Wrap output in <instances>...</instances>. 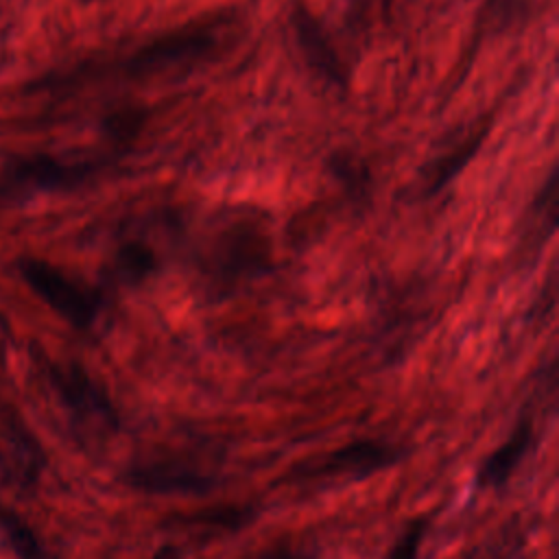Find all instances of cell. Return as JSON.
Returning <instances> with one entry per match:
<instances>
[{
  "label": "cell",
  "mask_w": 559,
  "mask_h": 559,
  "mask_svg": "<svg viewBox=\"0 0 559 559\" xmlns=\"http://www.w3.org/2000/svg\"><path fill=\"white\" fill-rule=\"evenodd\" d=\"M20 269L28 286L66 321L76 328H87L94 323L103 308V297L98 290L41 260H24Z\"/></svg>",
  "instance_id": "obj_1"
},
{
  "label": "cell",
  "mask_w": 559,
  "mask_h": 559,
  "mask_svg": "<svg viewBox=\"0 0 559 559\" xmlns=\"http://www.w3.org/2000/svg\"><path fill=\"white\" fill-rule=\"evenodd\" d=\"M50 382L63 404L81 419L111 426L116 413L107 395L76 367H50Z\"/></svg>",
  "instance_id": "obj_2"
},
{
  "label": "cell",
  "mask_w": 559,
  "mask_h": 559,
  "mask_svg": "<svg viewBox=\"0 0 559 559\" xmlns=\"http://www.w3.org/2000/svg\"><path fill=\"white\" fill-rule=\"evenodd\" d=\"M397 452L382 443V441H356L349 445H343L328 456H323L319 463H314L308 472V476L314 478H334V476H365L376 469H382L395 461Z\"/></svg>",
  "instance_id": "obj_3"
},
{
  "label": "cell",
  "mask_w": 559,
  "mask_h": 559,
  "mask_svg": "<svg viewBox=\"0 0 559 559\" xmlns=\"http://www.w3.org/2000/svg\"><path fill=\"white\" fill-rule=\"evenodd\" d=\"M295 33L301 46L304 57L308 63L314 68L317 74L328 79L330 83L345 87L347 85V70L332 46L330 35L325 28L319 24L317 17H312L304 7L295 9Z\"/></svg>",
  "instance_id": "obj_4"
},
{
  "label": "cell",
  "mask_w": 559,
  "mask_h": 559,
  "mask_svg": "<svg viewBox=\"0 0 559 559\" xmlns=\"http://www.w3.org/2000/svg\"><path fill=\"white\" fill-rule=\"evenodd\" d=\"M133 485L159 493H197L207 491L212 487V478L175 461H168L133 469Z\"/></svg>",
  "instance_id": "obj_5"
},
{
  "label": "cell",
  "mask_w": 559,
  "mask_h": 559,
  "mask_svg": "<svg viewBox=\"0 0 559 559\" xmlns=\"http://www.w3.org/2000/svg\"><path fill=\"white\" fill-rule=\"evenodd\" d=\"M531 441H533V426L528 419H522L518 428L511 432V437L483 461L478 469V485L480 487L502 485L511 476V472L518 467V463L524 459Z\"/></svg>",
  "instance_id": "obj_6"
},
{
  "label": "cell",
  "mask_w": 559,
  "mask_h": 559,
  "mask_svg": "<svg viewBox=\"0 0 559 559\" xmlns=\"http://www.w3.org/2000/svg\"><path fill=\"white\" fill-rule=\"evenodd\" d=\"M157 258L155 251L144 242H129L118 251L116 258V273L120 280L138 282L146 277L151 271H155Z\"/></svg>",
  "instance_id": "obj_7"
},
{
  "label": "cell",
  "mask_w": 559,
  "mask_h": 559,
  "mask_svg": "<svg viewBox=\"0 0 559 559\" xmlns=\"http://www.w3.org/2000/svg\"><path fill=\"white\" fill-rule=\"evenodd\" d=\"M0 528L4 533V537L9 539V544L26 559H35L41 550L39 544L33 535V531L20 520L15 518L11 511H0Z\"/></svg>",
  "instance_id": "obj_8"
},
{
  "label": "cell",
  "mask_w": 559,
  "mask_h": 559,
  "mask_svg": "<svg viewBox=\"0 0 559 559\" xmlns=\"http://www.w3.org/2000/svg\"><path fill=\"white\" fill-rule=\"evenodd\" d=\"M424 533H426V522H424V520L413 522V524L404 531V535L395 542V546L389 550L386 559H417V552H419Z\"/></svg>",
  "instance_id": "obj_9"
},
{
  "label": "cell",
  "mask_w": 559,
  "mask_h": 559,
  "mask_svg": "<svg viewBox=\"0 0 559 559\" xmlns=\"http://www.w3.org/2000/svg\"><path fill=\"white\" fill-rule=\"evenodd\" d=\"M251 559H312V557L301 550H293V548H271Z\"/></svg>",
  "instance_id": "obj_10"
},
{
  "label": "cell",
  "mask_w": 559,
  "mask_h": 559,
  "mask_svg": "<svg viewBox=\"0 0 559 559\" xmlns=\"http://www.w3.org/2000/svg\"><path fill=\"white\" fill-rule=\"evenodd\" d=\"M155 559H179V555H177L175 548H162V550L155 555Z\"/></svg>",
  "instance_id": "obj_11"
},
{
  "label": "cell",
  "mask_w": 559,
  "mask_h": 559,
  "mask_svg": "<svg viewBox=\"0 0 559 559\" xmlns=\"http://www.w3.org/2000/svg\"><path fill=\"white\" fill-rule=\"evenodd\" d=\"M83 2H87V0H83Z\"/></svg>",
  "instance_id": "obj_12"
}]
</instances>
